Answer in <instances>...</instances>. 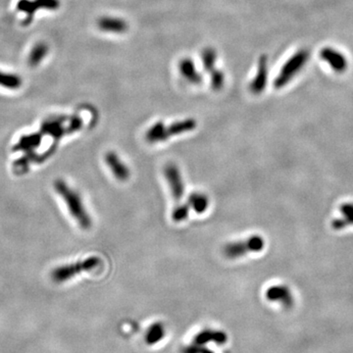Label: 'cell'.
Segmentation results:
<instances>
[{
  "instance_id": "cell-9",
  "label": "cell",
  "mask_w": 353,
  "mask_h": 353,
  "mask_svg": "<svg viewBox=\"0 0 353 353\" xmlns=\"http://www.w3.org/2000/svg\"><path fill=\"white\" fill-rule=\"evenodd\" d=\"M48 51H49L48 45L45 44L44 42H37L36 44H35L28 57L29 65L31 67L38 66L48 54Z\"/></svg>"
},
{
  "instance_id": "cell-21",
  "label": "cell",
  "mask_w": 353,
  "mask_h": 353,
  "mask_svg": "<svg viewBox=\"0 0 353 353\" xmlns=\"http://www.w3.org/2000/svg\"><path fill=\"white\" fill-rule=\"evenodd\" d=\"M224 83V77L222 75V73L220 72H216L213 75V79H212V86L214 88H220L222 87Z\"/></svg>"
},
{
  "instance_id": "cell-3",
  "label": "cell",
  "mask_w": 353,
  "mask_h": 353,
  "mask_svg": "<svg viewBox=\"0 0 353 353\" xmlns=\"http://www.w3.org/2000/svg\"><path fill=\"white\" fill-rule=\"evenodd\" d=\"M101 264V259L97 256H90L83 261L76 262L74 264L62 265L55 268L51 272V279L55 282H64L78 274L86 271H91Z\"/></svg>"
},
{
  "instance_id": "cell-5",
  "label": "cell",
  "mask_w": 353,
  "mask_h": 353,
  "mask_svg": "<svg viewBox=\"0 0 353 353\" xmlns=\"http://www.w3.org/2000/svg\"><path fill=\"white\" fill-rule=\"evenodd\" d=\"M163 172L172 197L176 201L182 200L185 194V183L180 169L175 163L170 162L165 165Z\"/></svg>"
},
{
  "instance_id": "cell-8",
  "label": "cell",
  "mask_w": 353,
  "mask_h": 353,
  "mask_svg": "<svg viewBox=\"0 0 353 353\" xmlns=\"http://www.w3.org/2000/svg\"><path fill=\"white\" fill-rule=\"evenodd\" d=\"M98 28L101 31L108 33H124L128 29V25L125 21L112 17H103L98 20Z\"/></svg>"
},
{
  "instance_id": "cell-12",
  "label": "cell",
  "mask_w": 353,
  "mask_h": 353,
  "mask_svg": "<svg viewBox=\"0 0 353 353\" xmlns=\"http://www.w3.org/2000/svg\"><path fill=\"white\" fill-rule=\"evenodd\" d=\"M22 84L23 81L19 75L0 71V86L2 88L15 90L20 88Z\"/></svg>"
},
{
  "instance_id": "cell-15",
  "label": "cell",
  "mask_w": 353,
  "mask_h": 353,
  "mask_svg": "<svg viewBox=\"0 0 353 353\" xmlns=\"http://www.w3.org/2000/svg\"><path fill=\"white\" fill-rule=\"evenodd\" d=\"M165 335V330L162 324L155 323L151 325L145 335V339L148 344H154L156 342H159Z\"/></svg>"
},
{
  "instance_id": "cell-19",
  "label": "cell",
  "mask_w": 353,
  "mask_h": 353,
  "mask_svg": "<svg viewBox=\"0 0 353 353\" xmlns=\"http://www.w3.org/2000/svg\"><path fill=\"white\" fill-rule=\"evenodd\" d=\"M37 9H44L48 11L58 10L61 5L60 0H35Z\"/></svg>"
},
{
  "instance_id": "cell-14",
  "label": "cell",
  "mask_w": 353,
  "mask_h": 353,
  "mask_svg": "<svg viewBox=\"0 0 353 353\" xmlns=\"http://www.w3.org/2000/svg\"><path fill=\"white\" fill-rule=\"evenodd\" d=\"M180 72L184 75V77L187 78V80L191 81L192 83L197 84L201 81L200 76L195 71L194 65L192 60L190 59H185L180 64Z\"/></svg>"
},
{
  "instance_id": "cell-7",
  "label": "cell",
  "mask_w": 353,
  "mask_h": 353,
  "mask_svg": "<svg viewBox=\"0 0 353 353\" xmlns=\"http://www.w3.org/2000/svg\"><path fill=\"white\" fill-rule=\"evenodd\" d=\"M304 54H297L294 57H292L290 60L283 66L282 69L281 74L279 75L275 85L280 88L281 86L284 85L288 80L297 73V70L300 68V66L303 64L304 60Z\"/></svg>"
},
{
  "instance_id": "cell-4",
  "label": "cell",
  "mask_w": 353,
  "mask_h": 353,
  "mask_svg": "<svg viewBox=\"0 0 353 353\" xmlns=\"http://www.w3.org/2000/svg\"><path fill=\"white\" fill-rule=\"evenodd\" d=\"M265 246L262 237L257 234L252 235L246 240L232 242L224 247L223 252L226 257L229 259H237L248 253L260 252Z\"/></svg>"
},
{
  "instance_id": "cell-13",
  "label": "cell",
  "mask_w": 353,
  "mask_h": 353,
  "mask_svg": "<svg viewBox=\"0 0 353 353\" xmlns=\"http://www.w3.org/2000/svg\"><path fill=\"white\" fill-rule=\"evenodd\" d=\"M265 84H266V61L265 58L263 57L260 60L258 73L254 78L253 82L250 84V89L254 93H259L264 89Z\"/></svg>"
},
{
  "instance_id": "cell-16",
  "label": "cell",
  "mask_w": 353,
  "mask_h": 353,
  "mask_svg": "<svg viewBox=\"0 0 353 353\" xmlns=\"http://www.w3.org/2000/svg\"><path fill=\"white\" fill-rule=\"evenodd\" d=\"M287 289L284 286H271L266 291V298L269 300H282L284 301L287 298Z\"/></svg>"
},
{
  "instance_id": "cell-2",
  "label": "cell",
  "mask_w": 353,
  "mask_h": 353,
  "mask_svg": "<svg viewBox=\"0 0 353 353\" xmlns=\"http://www.w3.org/2000/svg\"><path fill=\"white\" fill-rule=\"evenodd\" d=\"M196 121L194 119H186L175 122L169 126L164 125L162 122H157L152 125L145 134V140L149 143L162 142L172 137L180 136L188 132H192L196 128Z\"/></svg>"
},
{
  "instance_id": "cell-11",
  "label": "cell",
  "mask_w": 353,
  "mask_h": 353,
  "mask_svg": "<svg viewBox=\"0 0 353 353\" xmlns=\"http://www.w3.org/2000/svg\"><path fill=\"white\" fill-rule=\"evenodd\" d=\"M195 343L197 344H204L208 341H214V342H220L223 343L226 341V335L224 333L222 332H218V331H211V330H205L202 331L201 333H199L197 335V336H195Z\"/></svg>"
},
{
  "instance_id": "cell-20",
  "label": "cell",
  "mask_w": 353,
  "mask_h": 353,
  "mask_svg": "<svg viewBox=\"0 0 353 353\" xmlns=\"http://www.w3.org/2000/svg\"><path fill=\"white\" fill-rule=\"evenodd\" d=\"M215 53L213 52V50H207L205 51V53L202 56L203 59V65L205 66V68L207 70H210L211 68L213 69L214 67V63H215Z\"/></svg>"
},
{
  "instance_id": "cell-18",
  "label": "cell",
  "mask_w": 353,
  "mask_h": 353,
  "mask_svg": "<svg viewBox=\"0 0 353 353\" xmlns=\"http://www.w3.org/2000/svg\"><path fill=\"white\" fill-rule=\"evenodd\" d=\"M17 9L26 13L29 18H33L36 10H38L35 3V0L34 1H32V0H19L17 3Z\"/></svg>"
},
{
  "instance_id": "cell-17",
  "label": "cell",
  "mask_w": 353,
  "mask_h": 353,
  "mask_svg": "<svg viewBox=\"0 0 353 353\" xmlns=\"http://www.w3.org/2000/svg\"><path fill=\"white\" fill-rule=\"evenodd\" d=\"M190 206L188 203H182L178 206H176L172 211V219L174 222L180 223L184 222L188 219L190 215Z\"/></svg>"
},
{
  "instance_id": "cell-6",
  "label": "cell",
  "mask_w": 353,
  "mask_h": 353,
  "mask_svg": "<svg viewBox=\"0 0 353 353\" xmlns=\"http://www.w3.org/2000/svg\"><path fill=\"white\" fill-rule=\"evenodd\" d=\"M105 162L117 180L121 182L129 180L131 176L130 168L121 160L119 155L113 151H109L105 154Z\"/></svg>"
},
{
  "instance_id": "cell-10",
  "label": "cell",
  "mask_w": 353,
  "mask_h": 353,
  "mask_svg": "<svg viewBox=\"0 0 353 353\" xmlns=\"http://www.w3.org/2000/svg\"><path fill=\"white\" fill-rule=\"evenodd\" d=\"M187 203L190 208L197 214L204 213L209 206V198L201 193H193L190 194Z\"/></svg>"
},
{
  "instance_id": "cell-1",
  "label": "cell",
  "mask_w": 353,
  "mask_h": 353,
  "mask_svg": "<svg viewBox=\"0 0 353 353\" xmlns=\"http://www.w3.org/2000/svg\"><path fill=\"white\" fill-rule=\"evenodd\" d=\"M53 186L56 193L65 201L70 214L81 226V228L84 229H88L92 225V221L84 205L80 194L60 179L56 180Z\"/></svg>"
}]
</instances>
